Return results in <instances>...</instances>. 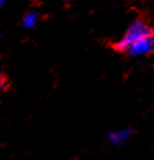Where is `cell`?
I'll use <instances>...</instances> for the list:
<instances>
[{
	"mask_svg": "<svg viewBox=\"0 0 154 160\" xmlns=\"http://www.w3.org/2000/svg\"><path fill=\"white\" fill-rule=\"evenodd\" d=\"M6 3H7V0H0V7H4Z\"/></svg>",
	"mask_w": 154,
	"mask_h": 160,
	"instance_id": "cell-5",
	"label": "cell"
},
{
	"mask_svg": "<svg viewBox=\"0 0 154 160\" xmlns=\"http://www.w3.org/2000/svg\"><path fill=\"white\" fill-rule=\"evenodd\" d=\"M39 19H40V15L37 11L32 10V11H28L25 15L22 17L21 19V25L23 29H33L36 25L39 24Z\"/></svg>",
	"mask_w": 154,
	"mask_h": 160,
	"instance_id": "cell-4",
	"label": "cell"
},
{
	"mask_svg": "<svg viewBox=\"0 0 154 160\" xmlns=\"http://www.w3.org/2000/svg\"><path fill=\"white\" fill-rule=\"evenodd\" d=\"M62 2H72V0H62Z\"/></svg>",
	"mask_w": 154,
	"mask_h": 160,
	"instance_id": "cell-6",
	"label": "cell"
},
{
	"mask_svg": "<svg viewBox=\"0 0 154 160\" xmlns=\"http://www.w3.org/2000/svg\"><path fill=\"white\" fill-rule=\"evenodd\" d=\"M154 35V29L150 26L149 24H146L143 19L140 18H135L127 26L125 32H124L123 38L113 44V48L117 52H125L129 48V46L132 43H135L136 40L142 39V38H147V36Z\"/></svg>",
	"mask_w": 154,
	"mask_h": 160,
	"instance_id": "cell-1",
	"label": "cell"
},
{
	"mask_svg": "<svg viewBox=\"0 0 154 160\" xmlns=\"http://www.w3.org/2000/svg\"><path fill=\"white\" fill-rule=\"evenodd\" d=\"M135 130L132 127H125V128H118V130H112L106 134V141L109 142L114 148H121L129 141V138L133 135Z\"/></svg>",
	"mask_w": 154,
	"mask_h": 160,
	"instance_id": "cell-3",
	"label": "cell"
},
{
	"mask_svg": "<svg viewBox=\"0 0 154 160\" xmlns=\"http://www.w3.org/2000/svg\"><path fill=\"white\" fill-rule=\"evenodd\" d=\"M153 44H154V35L142 38L136 40L129 46V48L125 51V54L132 58H139V57L153 55Z\"/></svg>",
	"mask_w": 154,
	"mask_h": 160,
	"instance_id": "cell-2",
	"label": "cell"
},
{
	"mask_svg": "<svg viewBox=\"0 0 154 160\" xmlns=\"http://www.w3.org/2000/svg\"><path fill=\"white\" fill-rule=\"evenodd\" d=\"M149 2H152V3H154V0H149Z\"/></svg>",
	"mask_w": 154,
	"mask_h": 160,
	"instance_id": "cell-7",
	"label": "cell"
}]
</instances>
